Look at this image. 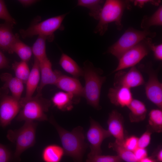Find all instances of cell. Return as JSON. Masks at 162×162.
<instances>
[{"label":"cell","instance_id":"cell-1","mask_svg":"<svg viewBox=\"0 0 162 162\" xmlns=\"http://www.w3.org/2000/svg\"><path fill=\"white\" fill-rule=\"evenodd\" d=\"M49 121L57 131L65 155L71 157L75 162H82L88 146L85 141L83 128L79 126L70 131L60 126L52 118Z\"/></svg>","mask_w":162,"mask_h":162},{"label":"cell","instance_id":"cell-2","mask_svg":"<svg viewBox=\"0 0 162 162\" xmlns=\"http://www.w3.org/2000/svg\"><path fill=\"white\" fill-rule=\"evenodd\" d=\"M85 80L83 97L88 104L98 110H100L99 101L101 90L106 77L102 76L103 70L95 67L88 60L84 63L82 69Z\"/></svg>","mask_w":162,"mask_h":162},{"label":"cell","instance_id":"cell-3","mask_svg":"<svg viewBox=\"0 0 162 162\" xmlns=\"http://www.w3.org/2000/svg\"><path fill=\"white\" fill-rule=\"evenodd\" d=\"M130 0H107L105 1L99 15L98 23L94 32L104 35L107 30L109 23L114 22L117 29L121 30L123 26L122 19L125 9L131 7Z\"/></svg>","mask_w":162,"mask_h":162},{"label":"cell","instance_id":"cell-4","mask_svg":"<svg viewBox=\"0 0 162 162\" xmlns=\"http://www.w3.org/2000/svg\"><path fill=\"white\" fill-rule=\"evenodd\" d=\"M20 102L21 108L16 118L17 121L48 120L45 113L48 111L51 102L43 97L42 94L37 93L26 100L21 98Z\"/></svg>","mask_w":162,"mask_h":162},{"label":"cell","instance_id":"cell-5","mask_svg":"<svg viewBox=\"0 0 162 162\" xmlns=\"http://www.w3.org/2000/svg\"><path fill=\"white\" fill-rule=\"evenodd\" d=\"M37 125L34 121H27L19 129L8 131L7 138L16 146L14 157L16 160L20 159L21 154L35 144Z\"/></svg>","mask_w":162,"mask_h":162},{"label":"cell","instance_id":"cell-6","mask_svg":"<svg viewBox=\"0 0 162 162\" xmlns=\"http://www.w3.org/2000/svg\"><path fill=\"white\" fill-rule=\"evenodd\" d=\"M156 35V32H152L149 30L141 31L129 28L116 42L108 48L107 52L118 59L125 52L142 40L148 37L153 38Z\"/></svg>","mask_w":162,"mask_h":162},{"label":"cell","instance_id":"cell-7","mask_svg":"<svg viewBox=\"0 0 162 162\" xmlns=\"http://www.w3.org/2000/svg\"><path fill=\"white\" fill-rule=\"evenodd\" d=\"M67 14H64L39 22L34 23L27 29L20 30V33L24 38L38 35L44 36L48 41H52L54 39L55 32L60 28L62 29V22Z\"/></svg>","mask_w":162,"mask_h":162},{"label":"cell","instance_id":"cell-8","mask_svg":"<svg viewBox=\"0 0 162 162\" xmlns=\"http://www.w3.org/2000/svg\"><path fill=\"white\" fill-rule=\"evenodd\" d=\"M9 89L0 88V125L3 128L10 124L21 108L20 100L8 94Z\"/></svg>","mask_w":162,"mask_h":162},{"label":"cell","instance_id":"cell-9","mask_svg":"<svg viewBox=\"0 0 162 162\" xmlns=\"http://www.w3.org/2000/svg\"><path fill=\"white\" fill-rule=\"evenodd\" d=\"M151 38H147L125 52L118 59L116 68L112 73L131 68L139 62L151 51L149 42Z\"/></svg>","mask_w":162,"mask_h":162},{"label":"cell","instance_id":"cell-10","mask_svg":"<svg viewBox=\"0 0 162 162\" xmlns=\"http://www.w3.org/2000/svg\"><path fill=\"white\" fill-rule=\"evenodd\" d=\"M140 68L147 73L148 76V81L145 84L146 94L148 100L158 109H162V83L158 80V71L154 70L151 64H142Z\"/></svg>","mask_w":162,"mask_h":162},{"label":"cell","instance_id":"cell-11","mask_svg":"<svg viewBox=\"0 0 162 162\" xmlns=\"http://www.w3.org/2000/svg\"><path fill=\"white\" fill-rule=\"evenodd\" d=\"M111 136L108 130L104 129L98 122L91 118L90 126L86 134L90 149L88 155L101 154L102 142L104 139Z\"/></svg>","mask_w":162,"mask_h":162},{"label":"cell","instance_id":"cell-12","mask_svg":"<svg viewBox=\"0 0 162 162\" xmlns=\"http://www.w3.org/2000/svg\"><path fill=\"white\" fill-rule=\"evenodd\" d=\"M145 84L143 76L136 67L131 68L127 72L120 70L115 74L114 86H122L131 88L138 87Z\"/></svg>","mask_w":162,"mask_h":162},{"label":"cell","instance_id":"cell-13","mask_svg":"<svg viewBox=\"0 0 162 162\" xmlns=\"http://www.w3.org/2000/svg\"><path fill=\"white\" fill-rule=\"evenodd\" d=\"M40 72V80L37 89V93L41 94L44 87L47 85H55L59 77L62 74L58 70H53L52 63L46 57L39 62Z\"/></svg>","mask_w":162,"mask_h":162},{"label":"cell","instance_id":"cell-14","mask_svg":"<svg viewBox=\"0 0 162 162\" xmlns=\"http://www.w3.org/2000/svg\"><path fill=\"white\" fill-rule=\"evenodd\" d=\"M122 115L117 110H112L109 115L107 121L108 130L116 139L115 142L123 145L125 139Z\"/></svg>","mask_w":162,"mask_h":162},{"label":"cell","instance_id":"cell-15","mask_svg":"<svg viewBox=\"0 0 162 162\" xmlns=\"http://www.w3.org/2000/svg\"><path fill=\"white\" fill-rule=\"evenodd\" d=\"M108 97L111 103L122 107H128L133 99L130 89L122 86L110 88Z\"/></svg>","mask_w":162,"mask_h":162},{"label":"cell","instance_id":"cell-16","mask_svg":"<svg viewBox=\"0 0 162 162\" xmlns=\"http://www.w3.org/2000/svg\"><path fill=\"white\" fill-rule=\"evenodd\" d=\"M55 85L64 92L72 94L78 98L83 97L84 87L77 78L62 74Z\"/></svg>","mask_w":162,"mask_h":162},{"label":"cell","instance_id":"cell-17","mask_svg":"<svg viewBox=\"0 0 162 162\" xmlns=\"http://www.w3.org/2000/svg\"><path fill=\"white\" fill-rule=\"evenodd\" d=\"M79 100V98L72 94L62 91L56 93L51 99L53 105L62 111L71 110L73 105L78 103Z\"/></svg>","mask_w":162,"mask_h":162},{"label":"cell","instance_id":"cell-18","mask_svg":"<svg viewBox=\"0 0 162 162\" xmlns=\"http://www.w3.org/2000/svg\"><path fill=\"white\" fill-rule=\"evenodd\" d=\"M40 80V72L39 61L34 58V64L26 83V93L24 97L21 99L27 100L32 97L37 89Z\"/></svg>","mask_w":162,"mask_h":162},{"label":"cell","instance_id":"cell-19","mask_svg":"<svg viewBox=\"0 0 162 162\" xmlns=\"http://www.w3.org/2000/svg\"><path fill=\"white\" fill-rule=\"evenodd\" d=\"M14 25L5 22L0 24V50L9 53L17 35L13 33Z\"/></svg>","mask_w":162,"mask_h":162},{"label":"cell","instance_id":"cell-20","mask_svg":"<svg viewBox=\"0 0 162 162\" xmlns=\"http://www.w3.org/2000/svg\"><path fill=\"white\" fill-rule=\"evenodd\" d=\"M1 80L4 82L3 86L10 91L12 96L20 100L24 89L23 83L20 80L8 73H4L0 76Z\"/></svg>","mask_w":162,"mask_h":162},{"label":"cell","instance_id":"cell-21","mask_svg":"<svg viewBox=\"0 0 162 162\" xmlns=\"http://www.w3.org/2000/svg\"><path fill=\"white\" fill-rule=\"evenodd\" d=\"M130 112L129 118L131 122H138L146 118L147 109L145 104L140 100L134 99L127 107Z\"/></svg>","mask_w":162,"mask_h":162},{"label":"cell","instance_id":"cell-22","mask_svg":"<svg viewBox=\"0 0 162 162\" xmlns=\"http://www.w3.org/2000/svg\"><path fill=\"white\" fill-rule=\"evenodd\" d=\"M59 64L66 72L77 78L83 76V69L76 62L67 54H62L59 61Z\"/></svg>","mask_w":162,"mask_h":162},{"label":"cell","instance_id":"cell-23","mask_svg":"<svg viewBox=\"0 0 162 162\" xmlns=\"http://www.w3.org/2000/svg\"><path fill=\"white\" fill-rule=\"evenodd\" d=\"M64 154L62 147L56 144H51L44 149L42 158L44 162H60Z\"/></svg>","mask_w":162,"mask_h":162},{"label":"cell","instance_id":"cell-24","mask_svg":"<svg viewBox=\"0 0 162 162\" xmlns=\"http://www.w3.org/2000/svg\"><path fill=\"white\" fill-rule=\"evenodd\" d=\"M16 53L21 61L27 62L30 59L32 54V48L22 41L18 34L11 47L10 54Z\"/></svg>","mask_w":162,"mask_h":162},{"label":"cell","instance_id":"cell-25","mask_svg":"<svg viewBox=\"0 0 162 162\" xmlns=\"http://www.w3.org/2000/svg\"><path fill=\"white\" fill-rule=\"evenodd\" d=\"M147 129L152 133L162 131V110L159 109L152 110L148 114Z\"/></svg>","mask_w":162,"mask_h":162},{"label":"cell","instance_id":"cell-26","mask_svg":"<svg viewBox=\"0 0 162 162\" xmlns=\"http://www.w3.org/2000/svg\"><path fill=\"white\" fill-rule=\"evenodd\" d=\"M104 2L102 0H79L77 5L88 8L89 15L98 20Z\"/></svg>","mask_w":162,"mask_h":162},{"label":"cell","instance_id":"cell-27","mask_svg":"<svg viewBox=\"0 0 162 162\" xmlns=\"http://www.w3.org/2000/svg\"><path fill=\"white\" fill-rule=\"evenodd\" d=\"M162 25V6L160 5L156 10L150 16H143L141 23V28L143 30H149L152 26Z\"/></svg>","mask_w":162,"mask_h":162},{"label":"cell","instance_id":"cell-28","mask_svg":"<svg viewBox=\"0 0 162 162\" xmlns=\"http://www.w3.org/2000/svg\"><path fill=\"white\" fill-rule=\"evenodd\" d=\"M46 38L43 36H38L32 48L34 58L40 62L47 57L46 53Z\"/></svg>","mask_w":162,"mask_h":162},{"label":"cell","instance_id":"cell-29","mask_svg":"<svg viewBox=\"0 0 162 162\" xmlns=\"http://www.w3.org/2000/svg\"><path fill=\"white\" fill-rule=\"evenodd\" d=\"M108 146L117 153V155L122 160L126 162H138L133 152L128 150L123 145L115 142L110 143Z\"/></svg>","mask_w":162,"mask_h":162},{"label":"cell","instance_id":"cell-30","mask_svg":"<svg viewBox=\"0 0 162 162\" xmlns=\"http://www.w3.org/2000/svg\"><path fill=\"white\" fill-rule=\"evenodd\" d=\"M12 68L15 77L23 83H26L30 71L27 62L22 61L15 62L12 64Z\"/></svg>","mask_w":162,"mask_h":162},{"label":"cell","instance_id":"cell-31","mask_svg":"<svg viewBox=\"0 0 162 162\" xmlns=\"http://www.w3.org/2000/svg\"><path fill=\"white\" fill-rule=\"evenodd\" d=\"M122 161L118 155H88L86 162H121Z\"/></svg>","mask_w":162,"mask_h":162},{"label":"cell","instance_id":"cell-32","mask_svg":"<svg viewBox=\"0 0 162 162\" xmlns=\"http://www.w3.org/2000/svg\"><path fill=\"white\" fill-rule=\"evenodd\" d=\"M0 19L14 25L16 23L15 20L9 12L4 1L1 0H0Z\"/></svg>","mask_w":162,"mask_h":162},{"label":"cell","instance_id":"cell-33","mask_svg":"<svg viewBox=\"0 0 162 162\" xmlns=\"http://www.w3.org/2000/svg\"><path fill=\"white\" fill-rule=\"evenodd\" d=\"M152 132L147 130L138 138V147L146 148L149 144L151 139Z\"/></svg>","mask_w":162,"mask_h":162},{"label":"cell","instance_id":"cell-34","mask_svg":"<svg viewBox=\"0 0 162 162\" xmlns=\"http://www.w3.org/2000/svg\"><path fill=\"white\" fill-rule=\"evenodd\" d=\"M138 138L135 136H132L125 138L123 146L128 150L133 152L138 147Z\"/></svg>","mask_w":162,"mask_h":162},{"label":"cell","instance_id":"cell-35","mask_svg":"<svg viewBox=\"0 0 162 162\" xmlns=\"http://www.w3.org/2000/svg\"><path fill=\"white\" fill-rule=\"evenodd\" d=\"M149 45L151 50L152 51L155 58L158 60H162V44L155 45L152 43V38L149 41Z\"/></svg>","mask_w":162,"mask_h":162},{"label":"cell","instance_id":"cell-36","mask_svg":"<svg viewBox=\"0 0 162 162\" xmlns=\"http://www.w3.org/2000/svg\"><path fill=\"white\" fill-rule=\"evenodd\" d=\"M11 158L10 151L5 146L0 143V162H10Z\"/></svg>","mask_w":162,"mask_h":162},{"label":"cell","instance_id":"cell-37","mask_svg":"<svg viewBox=\"0 0 162 162\" xmlns=\"http://www.w3.org/2000/svg\"><path fill=\"white\" fill-rule=\"evenodd\" d=\"M131 2H133L135 6H137L142 8L147 4H152L158 6L161 2L160 0H130Z\"/></svg>","mask_w":162,"mask_h":162},{"label":"cell","instance_id":"cell-38","mask_svg":"<svg viewBox=\"0 0 162 162\" xmlns=\"http://www.w3.org/2000/svg\"><path fill=\"white\" fill-rule=\"evenodd\" d=\"M133 152L138 162L147 157V151L146 148L138 147Z\"/></svg>","mask_w":162,"mask_h":162},{"label":"cell","instance_id":"cell-39","mask_svg":"<svg viewBox=\"0 0 162 162\" xmlns=\"http://www.w3.org/2000/svg\"><path fill=\"white\" fill-rule=\"evenodd\" d=\"M9 67L8 61L0 50V69Z\"/></svg>","mask_w":162,"mask_h":162},{"label":"cell","instance_id":"cell-40","mask_svg":"<svg viewBox=\"0 0 162 162\" xmlns=\"http://www.w3.org/2000/svg\"><path fill=\"white\" fill-rule=\"evenodd\" d=\"M38 1L35 0H20L18 2L24 6H27L31 5L36 2Z\"/></svg>","mask_w":162,"mask_h":162},{"label":"cell","instance_id":"cell-41","mask_svg":"<svg viewBox=\"0 0 162 162\" xmlns=\"http://www.w3.org/2000/svg\"><path fill=\"white\" fill-rule=\"evenodd\" d=\"M155 156L156 158L155 160L156 162H162V149L160 147L158 149Z\"/></svg>","mask_w":162,"mask_h":162},{"label":"cell","instance_id":"cell-42","mask_svg":"<svg viewBox=\"0 0 162 162\" xmlns=\"http://www.w3.org/2000/svg\"><path fill=\"white\" fill-rule=\"evenodd\" d=\"M138 162H156L154 159L152 157H147L142 159Z\"/></svg>","mask_w":162,"mask_h":162}]
</instances>
